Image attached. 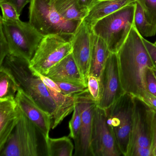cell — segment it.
Returning a JSON list of instances; mask_svg holds the SVG:
<instances>
[{
    "mask_svg": "<svg viewBox=\"0 0 156 156\" xmlns=\"http://www.w3.org/2000/svg\"><path fill=\"white\" fill-rule=\"evenodd\" d=\"M134 2V0H97L84 21L92 28L99 20Z\"/></svg>",
    "mask_w": 156,
    "mask_h": 156,
    "instance_id": "cell-17",
    "label": "cell"
},
{
    "mask_svg": "<svg viewBox=\"0 0 156 156\" xmlns=\"http://www.w3.org/2000/svg\"><path fill=\"white\" fill-rule=\"evenodd\" d=\"M76 103L81 113L82 124L79 136L74 141L75 151L74 156H92L91 135L97 102L87 92L77 96Z\"/></svg>",
    "mask_w": 156,
    "mask_h": 156,
    "instance_id": "cell-11",
    "label": "cell"
},
{
    "mask_svg": "<svg viewBox=\"0 0 156 156\" xmlns=\"http://www.w3.org/2000/svg\"><path fill=\"white\" fill-rule=\"evenodd\" d=\"M97 1V0H79L81 5L88 10H89Z\"/></svg>",
    "mask_w": 156,
    "mask_h": 156,
    "instance_id": "cell-37",
    "label": "cell"
},
{
    "mask_svg": "<svg viewBox=\"0 0 156 156\" xmlns=\"http://www.w3.org/2000/svg\"><path fill=\"white\" fill-rule=\"evenodd\" d=\"M134 25L136 30L143 37H152L156 34V28L149 22L143 9L136 3Z\"/></svg>",
    "mask_w": 156,
    "mask_h": 156,
    "instance_id": "cell-23",
    "label": "cell"
},
{
    "mask_svg": "<svg viewBox=\"0 0 156 156\" xmlns=\"http://www.w3.org/2000/svg\"><path fill=\"white\" fill-rule=\"evenodd\" d=\"M136 3H131L97 22L94 34L103 39L110 52L117 53L134 25Z\"/></svg>",
    "mask_w": 156,
    "mask_h": 156,
    "instance_id": "cell-3",
    "label": "cell"
},
{
    "mask_svg": "<svg viewBox=\"0 0 156 156\" xmlns=\"http://www.w3.org/2000/svg\"><path fill=\"white\" fill-rule=\"evenodd\" d=\"M127 156H152L150 148L134 145L129 148Z\"/></svg>",
    "mask_w": 156,
    "mask_h": 156,
    "instance_id": "cell-31",
    "label": "cell"
},
{
    "mask_svg": "<svg viewBox=\"0 0 156 156\" xmlns=\"http://www.w3.org/2000/svg\"><path fill=\"white\" fill-rule=\"evenodd\" d=\"M155 146H156V113L154 112L152 119V136L151 150Z\"/></svg>",
    "mask_w": 156,
    "mask_h": 156,
    "instance_id": "cell-36",
    "label": "cell"
},
{
    "mask_svg": "<svg viewBox=\"0 0 156 156\" xmlns=\"http://www.w3.org/2000/svg\"><path fill=\"white\" fill-rule=\"evenodd\" d=\"M117 55L124 92L139 98L147 91L145 84L146 69L155 67L143 42V37L134 25Z\"/></svg>",
    "mask_w": 156,
    "mask_h": 156,
    "instance_id": "cell-1",
    "label": "cell"
},
{
    "mask_svg": "<svg viewBox=\"0 0 156 156\" xmlns=\"http://www.w3.org/2000/svg\"><path fill=\"white\" fill-rule=\"evenodd\" d=\"M134 96L125 93L105 109L107 122L112 128L122 155L127 156L131 138L134 109Z\"/></svg>",
    "mask_w": 156,
    "mask_h": 156,
    "instance_id": "cell-6",
    "label": "cell"
},
{
    "mask_svg": "<svg viewBox=\"0 0 156 156\" xmlns=\"http://www.w3.org/2000/svg\"><path fill=\"white\" fill-rule=\"evenodd\" d=\"M92 28L83 20L70 38L72 54L82 75L87 82L92 50Z\"/></svg>",
    "mask_w": 156,
    "mask_h": 156,
    "instance_id": "cell-13",
    "label": "cell"
},
{
    "mask_svg": "<svg viewBox=\"0 0 156 156\" xmlns=\"http://www.w3.org/2000/svg\"><path fill=\"white\" fill-rule=\"evenodd\" d=\"M99 82L100 97L97 106L106 109L125 93L121 85L117 53H110L100 75Z\"/></svg>",
    "mask_w": 156,
    "mask_h": 156,
    "instance_id": "cell-10",
    "label": "cell"
},
{
    "mask_svg": "<svg viewBox=\"0 0 156 156\" xmlns=\"http://www.w3.org/2000/svg\"><path fill=\"white\" fill-rule=\"evenodd\" d=\"M134 98L135 105L129 149L134 145L151 149L154 112L141 99L134 96Z\"/></svg>",
    "mask_w": 156,
    "mask_h": 156,
    "instance_id": "cell-12",
    "label": "cell"
},
{
    "mask_svg": "<svg viewBox=\"0 0 156 156\" xmlns=\"http://www.w3.org/2000/svg\"><path fill=\"white\" fill-rule=\"evenodd\" d=\"M87 84L88 92L90 95L98 103L100 93L99 78L92 75H89L87 77Z\"/></svg>",
    "mask_w": 156,
    "mask_h": 156,
    "instance_id": "cell-28",
    "label": "cell"
},
{
    "mask_svg": "<svg viewBox=\"0 0 156 156\" xmlns=\"http://www.w3.org/2000/svg\"><path fill=\"white\" fill-rule=\"evenodd\" d=\"M0 66H1L6 56L9 54V43L1 28H0Z\"/></svg>",
    "mask_w": 156,
    "mask_h": 156,
    "instance_id": "cell-30",
    "label": "cell"
},
{
    "mask_svg": "<svg viewBox=\"0 0 156 156\" xmlns=\"http://www.w3.org/2000/svg\"><path fill=\"white\" fill-rule=\"evenodd\" d=\"M145 84L147 91L156 97V77L152 68L148 67L146 69Z\"/></svg>",
    "mask_w": 156,
    "mask_h": 156,
    "instance_id": "cell-29",
    "label": "cell"
},
{
    "mask_svg": "<svg viewBox=\"0 0 156 156\" xmlns=\"http://www.w3.org/2000/svg\"><path fill=\"white\" fill-rule=\"evenodd\" d=\"M38 131L36 126L20 110V120L0 151V156H39Z\"/></svg>",
    "mask_w": 156,
    "mask_h": 156,
    "instance_id": "cell-8",
    "label": "cell"
},
{
    "mask_svg": "<svg viewBox=\"0 0 156 156\" xmlns=\"http://www.w3.org/2000/svg\"><path fill=\"white\" fill-rule=\"evenodd\" d=\"M110 53L105 41L93 32L89 75H92L99 78Z\"/></svg>",
    "mask_w": 156,
    "mask_h": 156,
    "instance_id": "cell-19",
    "label": "cell"
},
{
    "mask_svg": "<svg viewBox=\"0 0 156 156\" xmlns=\"http://www.w3.org/2000/svg\"><path fill=\"white\" fill-rule=\"evenodd\" d=\"M44 140L47 156H73L75 147L69 136L58 138H51L49 136Z\"/></svg>",
    "mask_w": 156,
    "mask_h": 156,
    "instance_id": "cell-21",
    "label": "cell"
},
{
    "mask_svg": "<svg viewBox=\"0 0 156 156\" xmlns=\"http://www.w3.org/2000/svg\"><path fill=\"white\" fill-rule=\"evenodd\" d=\"M64 37L58 34L44 37L30 61V67L34 71L46 75L52 67L72 53L70 39Z\"/></svg>",
    "mask_w": 156,
    "mask_h": 156,
    "instance_id": "cell-7",
    "label": "cell"
},
{
    "mask_svg": "<svg viewBox=\"0 0 156 156\" xmlns=\"http://www.w3.org/2000/svg\"><path fill=\"white\" fill-rule=\"evenodd\" d=\"M10 0H0V2H9Z\"/></svg>",
    "mask_w": 156,
    "mask_h": 156,
    "instance_id": "cell-40",
    "label": "cell"
},
{
    "mask_svg": "<svg viewBox=\"0 0 156 156\" xmlns=\"http://www.w3.org/2000/svg\"><path fill=\"white\" fill-rule=\"evenodd\" d=\"M20 115L15 97L0 99V151L18 124Z\"/></svg>",
    "mask_w": 156,
    "mask_h": 156,
    "instance_id": "cell-15",
    "label": "cell"
},
{
    "mask_svg": "<svg viewBox=\"0 0 156 156\" xmlns=\"http://www.w3.org/2000/svg\"><path fill=\"white\" fill-rule=\"evenodd\" d=\"M151 152H152V156H156V146L152 149Z\"/></svg>",
    "mask_w": 156,
    "mask_h": 156,
    "instance_id": "cell-38",
    "label": "cell"
},
{
    "mask_svg": "<svg viewBox=\"0 0 156 156\" xmlns=\"http://www.w3.org/2000/svg\"><path fill=\"white\" fill-rule=\"evenodd\" d=\"M2 11V16H1L4 21H16L20 20L19 14L14 6L9 2H0Z\"/></svg>",
    "mask_w": 156,
    "mask_h": 156,
    "instance_id": "cell-27",
    "label": "cell"
},
{
    "mask_svg": "<svg viewBox=\"0 0 156 156\" xmlns=\"http://www.w3.org/2000/svg\"><path fill=\"white\" fill-rule=\"evenodd\" d=\"M147 105L154 112L156 113V97L146 91L142 96L139 98Z\"/></svg>",
    "mask_w": 156,
    "mask_h": 156,
    "instance_id": "cell-32",
    "label": "cell"
},
{
    "mask_svg": "<svg viewBox=\"0 0 156 156\" xmlns=\"http://www.w3.org/2000/svg\"><path fill=\"white\" fill-rule=\"evenodd\" d=\"M30 62L26 59L9 54L0 66H4L13 76L19 88L52 117L55 104L46 86L30 67Z\"/></svg>",
    "mask_w": 156,
    "mask_h": 156,
    "instance_id": "cell-2",
    "label": "cell"
},
{
    "mask_svg": "<svg viewBox=\"0 0 156 156\" xmlns=\"http://www.w3.org/2000/svg\"><path fill=\"white\" fill-rule=\"evenodd\" d=\"M55 105L51 117V129H54L74 109L76 96L66 95L61 92L47 87Z\"/></svg>",
    "mask_w": 156,
    "mask_h": 156,
    "instance_id": "cell-18",
    "label": "cell"
},
{
    "mask_svg": "<svg viewBox=\"0 0 156 156\" xmlns=\"http://www.w3.org/2000/svg\"><path fill=\"white\" fill-rule=\"evenodd\" d=\"M18 89L11 74L4 66H0V99L15 97Z\"/></svg>",
    "mask_w": 156,
    "mask_h": 156,
    "instance_id": "cell-22",
    "label": "cell"
},
{
    "mask_svg": "<svg viewBox=\"0 0 156 156\" xmlns=\"http://www.w3.org/2000/svg\"><path fill=\"white\" fill-rule=\"evenodd\" d=\"M34 73L41 78V80L44 83L46 86V87L54 89V90H56V91H59V92H61V89L59 88L58 85L54 80L51 79V78L48 77L47 76L41 74L36 73L35 72H34Z\"/></svg>",
    "mask_w": 156,
    "mask_h": 156,
    "instance_id": "cell-34",
    "label": "cell"
},
{
    "mask_svg": "<svg viewBox=\"0 0 156 156\" xmlns=\"http://www.w3.org/2000/svg\"><path fill=\"white\" fill-rule=\"evenodd\" d=\"M15 100L21 111L36 126L44 139L49 136L51 128V117L41 108L21 88H19Z\"/></svg>",
    "mask_w": 156,
    "mask_h": 156,
    "instance_id": "cell-14",
    "label": "cell"
},
{
    "mask_svg": "<svg viewBox=\"0 0 156 156\" xmlns=\"http://www.w3.org/2000/svg\"><path fill=\"white\" fill-rule=\"evenodd\" d=\"M57 12L65 20L72 21H83L89 10L83 7L79 0H51Z\"/></svg>",
    "mask_w": 156,
    "mask_h": 156,
    "instance_id": "cell-20",
    "label": "cell"
},
{
    "mask_svg": "<svg viewBox=\"0 0 156 156\" xmlns=\"http://www.w3.org/2000/svg\"><path fill=\"white\" fill-rule=\"evenodd\" d=\"M154 44H156V41L155 42V43H154Z\"/></svg>",
    "mask_w": 156,
    "mask_h": 156,
    "instance_id": "cell-41",
    "label": "cell"
},
{
    "mask_svg": "<svg viewBox=\"0 0 156 156\" xmlns=\"http://www.w3.org/2000/svg\"><path fill=\"white\" fill-rule=\"evenodd\" d=\"M46 76L55 81L87 86L72 53L68 55L48 71Z\"/></svg>",
    "mask_w": 156,
    "mask_h": 156,
    "instance_id": "cell-16",
    "label": "cell"
},
{
    "mask_svg": "<svg viewBox=\"0 0 156 156\" xmlns=\"http://www.w3.org/2000/svg\"><path fill=\"white\" fill-rule=\"evenodd\" d=\"M91 149L92 156L122 155L112 128L108 123L105 109L98 106L94 114Z\"/></svg>",
    "mask_w": 156,
    "mask_h": 156,
    "instance_id": "cell-9",
    "label": "cell"
},
{
    "mask_svg": "<svg viewBox=\"0 0 156 156\" xmlns=\"http://www.w3.org/2000/svg\"><path fill=\"white\" fill-rule=\"evenodd\" d=\"M152 70H153V73H154V75H155V76L156 77V67H154L152 69Z\"/></svg>",
    "mask_w": 156,
    "mask_h": 156,
    "instance_id": "cell-39",
    "label": "cell"
},
{
    "mask_svg": "<svg viewBox=\"0 0 156 156\" xmlns=\"http://www.w3.org/2000/svg\"><path fill=\"white\" fill-rule=\"evenodd\" d=\"M29 18V22L44 36H72L82 21L65 20L55 9L51 0H31Z\"/></svg>",
    "mask_w": 156,
    "mask_h": 156,
    "instance_id": "cell-4",
    "label": "cell"
},
{
    "mask_svg": "<svg viewBox=\"0 0 156 156\" xmlns=\"http://www.w3.org/2000/svg\"><path fill=\"white\" fill-rule=\"evenodd\" d=\"M143 9L147 19L156 29V0H134Z\"/></svg>",
    "mask_w": 156,
    "mask_h": 156,
    "instance_id": "cell-25",
    "label": "cell"
},
{
    "mask_svg": "<svg viewBox=\"0 0 156 156\" xmlns=\"http://www.w3.org/2000/svg\"><path fill=\"white\" fill-rule=\"evenodd\" d=\"M0 28L8 41L9 54L30 62L44 36L30 22L20 20L4 21L1 17Z\"/></svg>",
    "mask_w": 156,
    "mask_h": 156,
    "instance_id": "cell-5",
    "label": "cell"
},
{
    "mask_svg": "<svg viewBox=\"0 0 156 156\" xmlns=\"http://www.w3.org/2000/svg\"><path fill=\"white\" fill-rule=\"evenodd\" d=\"M143 41L146 49L150 57L156 67V45L154 43H152L143 37Z\"/></svg>",
    "mask_w": 156,
    "mask_h": 156,
    "instance_id": "cell-33",
    "label": "cell"
},
{
    "mask_svg": "<svg viewBox=\"0 0 156 156\" xmlns=\"http://www.w3.org/2000/svg\"><path fill=\"white\" fill-rule=\"evenodd\" d=\"M61 89V92L66 95L77 96L88 92L87 86L68 82L55 81Z\"/></svg>",
    "mask_w": 156,
    "mask_h": 156,
    "instance_id": "cell-24",
    "label": "cell"
},
{
    "mask_svg": "<svg viewBox=\"0 0 156 156\" xmlns=\"http://www.w3.org/2000/svg\"><path fill=\"white\" fill-rule=\"evenodd\" d=\"M31 2V0H10V2L16 9L19 14L20 15L25 6Z\"/></svg>",
    "mask_w": 156,
    "mask_h": 156,
    "instance_id": "cell-35",
    "label": "cell"
},
{
    "mask_svg": "<svg viewBox=\"0 0 156 156\" xmlns=\"http://www.w3.org/2000/svg\"><path fill=\"white\" fill-rule=\"evenodd\" d=\"M82 124V118L79 108L76 103L74 109L73 113L72 119L69 122V128L70 133L69 136L73 139L74 140H76L79 136Z\"/></svg>",
    "mask_w": 156,
    "mask_h": 156,
    "instance_id": "cell-26",
    "label": "cell"
}]
</instances>
